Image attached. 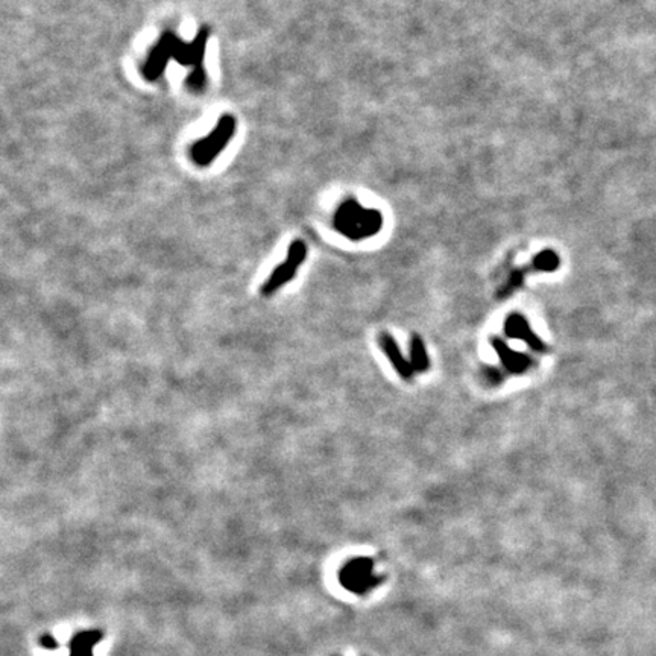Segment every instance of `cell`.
Here are the masks:
<instances>
[{
	"label": "cell",
	"instance_id": "1",
	"mask_svg": "<svg viewBox=\"0 0 656 656\" xmlns=\"http://www.w3.org/2000/svg\"><path fill=\"white\" fill-rule=\"evenodd\" d=\"M333 223L342 236L350 240H363L380 231L383 218L380 211L365 209L355 199H348L336 210Z\"/></svg>",
	"mask_w": 656,
	"mask_h": 656
},
{
	"label": "cell",
	"instance_id": "2",
	"mask_svg": "<svg viewBox=\"0 0 656 656\" xmlns=\"http://www.w3.org/2000/svg\"><path fill=\"white\" fill-rule=\"evenodd\" d=\"M209 40L210 29L207 26H204L198 31V34H196L193 41L185 43L180 39L176 44L173 60L178 64L184 65V67H192V72L189 77H187L185 84L193 93L202 91L205 84H207V73H205L204 69V58Z\"/></svg>",
	"mask_w": 656,
	"mask_h": 656
},
{
	"label": "cell",
	"instance_id": "3",
	"mask_svg": "<svg viewBox=\"0 0 656 656\" xmlns=\"http://www.w3.org/2000/svg\"><path fill=\"white\" fill-rule=\"evenodd\" d=\"M237 122L231 114H223L209 136L195 142L190 147V158L201 167L210 166L223 152L230 140L236 134Z\"/></svg>",
	"mask_w": 656,
	"mask_h": 656
},
{
	"label": "cell",
	"instance_id": "4",
	"mask_svg": "<svg viewBox=\"0 0 656 656\" xmlns=\"http://www.w3.org/2000/svg\"><path fill=\"white\" fill-rule=\"evenodd\" d=\"M307 258V245L303 240H295L290 243L287 249V256L283 263L278 265L273 274L265 281L261 286V295L263 296H273L278 289L284 287L287 283L292 281L298 273L299 266H301Z\"/></svg>",
	"mask_w": 656,
	"mask_h": 656
},
{
	"label": "cell",
	"instance_id": "5",
	"mask_svg": "<svg viewBox=\"0 0 656 656\" xmlns=\"http://www.w3.org/2000/svg\"><path fill=\"white\" fill-rule=\"evenodd\" d=\"M372 570L374 562L369 558H354L339 570V582L354 594H367L381 582Z\"/></svg>",
	"mask_w": 656,
	"mask_h": 656
},
{
	"label": "cell",
	"instance_id": "6",
	"mask_svg": "<svg viewBox=\"0 0 656 656\" xmlns=\"http://www.w3.org/2000/svg\"><path fill=\"white\" fill-rule=\"evenodd\" d=\"M178 40H180V37L171 31H166L160 37V40L154 44V48L147 55L146 63L143 64L142 73H143L145 79L154 82L158 78L163 77L169 61H171V58L175 56Z\"/></svg>",
	"mask_w": 656,
	"mask_h": 656
},
{
	"label": "cell",
	"instance_id": "7",
	"mask_svg": "<svg viewBox=\"0 0 656 656\" xmlns=\"http://www.w3.org/2000/svg\"><path fill=\"white\" fill-rule=\"evenodd\" d=\"M504 333L511 339H518L526 343L530 350L544 354L549 346L542 342L541 337L532 330L529 321L520 313H511L504 321Z\"/></svg>",
	"mask_w": 656,
	"mask_h": 656
},
{
	"label": "cell",
	"instance_id": "8",
	"mask_svg": "<svg viewBox=\"0 0 656 656\" xmlns=\"http://www.w3.org/2000/svg\"><path fill=\"white\" fill-rule=\"evenodd\" d=\"M491 343L504 369L508 372L520 376V374L527 372L533 367V360L530 355L512 350L508 343L499 339V337H492Z\"/></svg>",
	"mask_w": 656,
	"mask_h": 656
},
{
	"label": "cell",
	"instance_id": "9",
	"mask_svg": "<svg viewBox=\"0 0 656 656\" xmlns=\"http://www.w3.org/2000/svg\"><path fill=\"white\" fill-rule=\"evenodd\" d=\"M379 343L381 346L383 353L386 354V357L392 363L393 369L398 372V376L402 380H407V381L414 379L415 371H414V368H412L410 360H407L405 355L401 354L395 339H393V337L389 333H381L379 336Z\"/></svg>",
	"mask_w": 656,
	"mask_h": 656
},
{
	"label": "cell",
	"instance_id": "10",
	"mask_svg": "<svg viewBox=\"0 0 656 656\" xmlns=\"http://www.w3.org/2000/svg\"><path fill=\"white\" fill-rule=\"evenodd\" d=\"M104 638V634L98 629L81 631L70 640L69 656H95L93 649Z\"/></svg>",
	"mask_w": 656,
	"mask_h": 656
},
{
	"label": "cell",
	"instance_id": "11",
	"mask_svg": "<svg viewBox=\"0 0 656 656\" xmlns=\"http://www.w3.org/2000/svg\"><path fill=\"white\" fill-rule=\"evenodd\" d=\"M410 365L415 372H426L430 368V359L426 350V343L419 334H412L410 337Z\"/></svg>",
	"mask_w": 656,
	"mask_h": 656
},
{
	"label": "cell",
	"instance_id": "12",
	"mask_svg": "<svg viewBox=\"0 0 656 656\" xmlns=\"http://www.w3.org/2000/svg\"><path fill=\"white\" fill-rule=\"evenodd\" d=\"M559 265H560V258L556 252L551 249L541 251L530 263L533 270H537V273H553V270H556L559 268Z\"/></svg>",
	"mask_w": 656,
	"mask_h": 656
},
{
	"label": "cell",
	"instance_id": "13",
	"mask_svg": "<svg viewBox=\"0 0 656 656\" xmlns=\"http://www.w3.org/2000/svg\"><path fill=\"white\" fill-rule=\"evenodd\" d=\"M529 270H533V268L529 265L526 268H521V269H517V270H513V273L509 275L508 281H506L504 286L500 289V292L497 294L500 298H506V296H509L512 295L515 290L520 289L524 283V275H526Z\"/></svg>",
	"mask_w": 656,
	"mask_h": 656
},
{
	"label": "cell",
	"instance_id": "14",
	"mask_svg": "<svg viewBox=\"0 0 656 656\" xmlns=\"http://www.w3.org/2000/svg\"><path fill=\"white\" fill-rule=\"evenodd\" d=\"M40 644L44 649H49V650H55L56 648H58V643H56V640L49 634L40 636Z\"/></svg>",
	"mask_w": 656,
	"mask_h": 656
}]
</instances>
